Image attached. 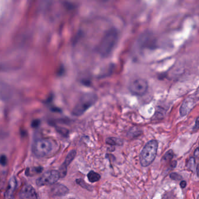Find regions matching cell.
Here are the masks:
<instances>
[{
  "instance_id": "1",
  "label": "cell",
  "mask_w": 199,
  "mask_h": 199,
  "mask_svg": "<svg viewBox=\"0 0 199 199\" xmlns=\"http://www.w3.org/2000/svg\"><path fill=\"white\" fill-rule=\"evenodd\" d=\"M119 34L116 29L108 31L102 37L97 47V51L102 57L111 54L118 42Z\"/></svg>"
},
{
  "instance_id": "2",
  "label": "cell",
  "mask_w": 199,
  "mask_h": 199,
  "mask_svg": "<svg viewBox=\"0 0 199 199\" xmlns=\"http://www.w3.org/2000/svg\"><path fill=\"white\" fill-rule=\"evenodd\" d=\"M158 147V143L155 140H150L145 145L140 155V161L142 166H148L154 162L157 154Z\"/></svg>"
},
{
  "instance_id": "3",
  "label": "cell",
  "mask_w": 199,
  "mask_h": 199,
  "mask_svg": "<svg viewBox=\"0 0 199 199\" xmlns=\"http://www.w3.org/2000/svg\"><path fill=\"white\" fill-rule=\"evenodd\" d=\"M97 99V95L95 93H88L84 94L81 96L73 109L72 112L73 115L76 116H81L95 103Z\"/></svg>"
},
{
  "instance_id": "4",
  "label": "cell",
  "mask_w": 199,
  "mask_h": 199,
  "mask_svg": "<svg viewBox=\"0 0 199 199\" xmlns=\"http://www.w3.org/2000/svg\"><path fill=\"white\" fill-rule=\"evenodd\" d=\"M54 143L47 138L36 140L33 146V152L38 157H44L49 155L53 151Z\"/></svg>"
},
{
  "instance_id": "5",
  "label": "cell",
  "mask_w": 199,
  "mask_h": 199,
  "mask_svg": "<svg viewBox=\"0 0 199 199\" xmlns=\"http://www.w3.org/2000/svg\"><path fill=\"white\" fill-rule=\"evenodd\" d=\"M128 88L132 94L137 96H143L146 93L148 88V84L146 80L138 78L130 83Z\"/></svg>"
},
{
  "instance_id": "6",
  "label": "cell",
  "mask_w": 199,
  "mask_h": 199,
  "mask_svg": "<svg viewBox=\"0 0 199 199\" xmlns=\"http://www.w3.org/2000/svg\"><path fill=\"white\" fill-rule=\"evenodd\" d=\"M60 175L57 170H49L44 173L37 180V185L39 186L50 185L56 183L60 179Z\"/></svg>"
},
{
  "instance_id": "7",
  "label": "cell",
  "mask_w": 199,
  "mask_h": 199,
  "mask_svg": "<svg viewBox=\"0 0 199 199\" xmlns=\"http://www.w3.org/2000/svg\"><path fill=\"white\" fill-rule=\"evenodd\" d=\"M76 150H72L67 155L66 158L65 159L64 163L61 165L60 166L59 170H58V173L60 175V178H64L66 175H67V168L68 166L71 163V162L75 158L76 156Z\"/></svg>"
},
{
  "instance_id": "8",
  "label": "cell",
  "mask_w": 199,
  "mask_h": 199,
  "mask_svg": "<svg viewBox=\"0 0 199 199\" xmlns=\"http://www.w3.org/2000/svg\"><path fill=\"white\" fill-rule=\"evenodd\" d=\"M19 197L21 199H38V198L34 188L29 185H25L22 188Z\"/></svg>"
},
{
  "instance_id": "9",
  "label": "cell",
  "mask_w": 199,
  "mask_h": 199,
  "mask_svg": "<svg viewBox=\"0 0 199 199\" xmlns=\"http://www.w3.org/2000/svg\"><path fill=\"white\" fill-rule=\"evenodd\" d=\"M195 105V99L192 98H188L183 102L180 108V113L182 116L187 115Z\"/></svg>"
},
{
  "instance_id": "10",
  "label": "cell",
  "mask_w": 199,
  "mask_h": 199,
  "mask_svg": "<svg viewBox=\"0 0 199 199\" xmlns=\"http://www.w3.org/2000/svg\"><path fill=\"white\" fill-rule=\"evenodd\" d=\"M16 186V180L14 177H12L9 182L8 187L5 193L6 198H13V193Z\"/></svg>"
},
{
  "instance_id": "11",
  "label": "cell",
  "mask_w": 199,
  "mask_h": 199,
  "mask_svg": "<svg viewBox=\"0 0 199 199\" xmlns=\"http://www.w3.org/2000/svg\"><path fill=\"white\" fill-rule=\"evenodd\" d=\"M53 192L55 196H61L66 195L68 192V189L67 187L63 185H58L54 186V188L53 189Z\"/></svg>"
},
{
  "instance_id": "12",
  "label": "cell",
  "mask_w": 199,
  "mask_h": 199,
  "mask_svg": "<svg viewBox=\"0 0 199 199\" xmlns=\"http://www.w3.org/2000/svg\"><path fill=\"white\" fill-rule=\"evenodd\" d=\"M106 143L107 144L114 146H122L123 145V141L116 137H109L106 139Z\"/></svg>"
},
{
  "instance_id": "13",
  "label": "cell",
  "mask_w": 199,
  "mask_h": 199,
  "mask_svg": "<svg viewBox=\"0 0 199 199\" xmlns=\"http://www.w3.org/2000/svg\"><path fill=\"white\" fill-rule=\"evenodd\" d=\"M88 179L90 182L95 183L101 179V175L93 170H91L88 174Z\"/></svg>"
},
{
  "instance_id": "14",
  "label": "cell",
  "mask_w": 199,
  "mask_h": 199,
  "mask_svg": "<svg viewBox=\"0 0 199 199\" xmlns=\"http://www.w3.org/2000/svg\"><path fill=\"white\" fill-rule=\"evenodd\" d=\"M76 182L77 184H78L80 185V186H81L82 188L85 189H86L89 191H92L93 190V188L89 185L88 184H87L83 179H77L76 180Z\"/></svg>"
},
{
  "instance_id": "15",
  "label": "cell",
  "mask_w": 199,
  "mask_h": 199,
  "mask_svg": "<svg viewBox=\"0 0 199 199\" xmlns=\"http://www.w3.org/2000/svg\"><path fill=\"white\" fill-rule=\"evenodd\" d=\"M174 155V153L173 150H170L169 151H168L165 154L163 155V158H162V160H165V161H168V160H170L173 158Z\"/></svg>"
},
{
  "instance_id": "16",
  "label": "cell",
  "mask_w": 199,
  "mask_h": 199,
  "mask_svg": "<svg viewBox=\"0 0 199 199\" xmlns=\"http://www.w3.org/2000/svg\"><path fill=\"white\" fill-rule=\"evenodd\" d=\"M170 178L172 179L175 180H177V181L182 180V176L181 175H180L179 174L175 173V172L171 173L170 174Z\"/></svg>"
},
{
  "instance_id": "17",
  "label": "cell",
  "mask_w": 199,
  "mask_h": 199,
  "mask_svg": "<svg viewBox=\"0 0 199 199\" xmlns=\"http://www.w3.org/2000/svg\"><path fill=\"white\" fill-rule=\"evenodd\" d=\"M6 163H7V159H6V156L4 155H2L0 157V164L4 166L6 164Z\"/></svg>"
},
{
  "instance_id": "18",
  "label": "cell",
  "mask_w": 199,
  "mask_h": 199,
  "mask_svg": "<svg viewBox=\"0 0 199 199\" xmlns=\"http://www.w3.org/2000/svg\"><path fill=\"white\" fill-rule=\"evenodd\" d=\"M195 162V160L193 158H191L189 161V163H188V167L190 169H192V168H193V166L192 165H194V163Z\"/></svg>"
},
{
  "instance_id": "19",
  "label": "cell",
  "mask_w": 199,
  "mask_h": 199,
  "mask_svg": "<svg viewBox=\"0 0 199 199\" xmlns=\"http://www.w3.org/2000/svg\"><path fill=\"white\" fill-rule=\"evenodd\" d=\"M198 128H199V118H198L196 120V124L194 126L193 129L195 131H197L198 130Z\"/></svg>"
},
{
  "instance_id": "20",
  "label": "cell",
  "mask_w": 199,
  "mask_h": 199,
  "mask_svg": "<svg viewBox=\"0 0 199 199\" xmlns=\"http://www.w3.org/2000/svg\"><path fill=\"white\" fill-rule=\"evenodd\" d=\"M180 186L182 189L185 188L186 186V182L185 180H182L180 183Z\"/></svg>"
},
{
  "instance_id": "21",
  "label": "cell",
  "mask_w": 199,
  "mask_h": 199,
  "mask_svg": "<svg viewBox=\"0 0 199 199\" xmlns=\"http://www.w3.org/2000/svg\"><path fill=\"white\" fill-rule=\"evenodd\" d=\"M195 154V157H198L199 154V148H197L196 149V150L195 151V154Z\"/></svg>"
},
{
  "instance_id": "22",
  "label": "cell",
  "mask_w": 199,
  "mask_h": 199,
  "mask_svg": "<svg viewBox=\"0 0 199 199\" xmlns=\"http://www.w3.org/2000/svg\"><path fill=\"white\" fill-rule=\"evenodd\" d=\"M38 121H34V122H33V126L34 127H35V126H37L38 125Z\"/></svg>"
},
{
  "instance_id": "23",
  "label": "cell",
  "mask_w": 199,
  "mask_h": 199,
  "mask_svg": "<svg viewBox=\"0 0 199 199\" xmlns=\"http://www.w3.org/2000/svg\"><path fill=\"white\" fill-rule=\"evenodd\" d=\"M196 172L198 176H199V165H198L196 166Z\"/></svg>"
}]
</instances>
